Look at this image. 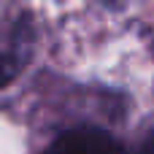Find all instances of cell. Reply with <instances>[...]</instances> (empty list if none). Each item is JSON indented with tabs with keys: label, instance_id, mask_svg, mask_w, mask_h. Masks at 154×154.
I'll return each instance as SVG.
<instances>
[{
	"label": "cell",
	"instance_id": "cell-1",
	"mask_svg": "<svg viewBox=\"0 0 154 154\" xmlns=\"http://www.w3.org/2000/svg\"><path fill=\"white\" fill-rule=\"evenodd\" d=\"M43 154H122V143L100 127H76L57 135Z\"/></svg>",
	"mask_w": 154,
	"mask_h": 154
},
{
	"label": "cell",
	"instance_id": "cell-2",
	"mask_svg": "<svg viewBox=\"0 0 154 154\" xmlns=\"http://www.w3.org/2000/svg\"><path fill=\"white\" fill-rule=\"evenodd\" d=\"M16 73H19V60L8 51H0V89L5 84H11Z\"/></svg>",
	"mask_w": 154,
	"mask_h": 154
},
{
	"label": "cell",
	"instance_id": "cell-3",
	"mask_svg": "<svg viewBox=\"0 0 154 154\" xmlns=\"http://www.w3.org/2000/svg\"><path fill=\"white\" fill-rule=\"evenodd\" d=\"M141 154H154V133L143 141V146H141Z\"/></svg>",
	"mask_w": 154,
	"mask_h": 154
}]
</instances>
